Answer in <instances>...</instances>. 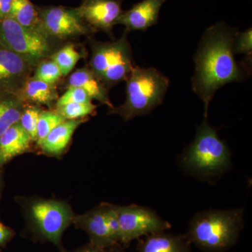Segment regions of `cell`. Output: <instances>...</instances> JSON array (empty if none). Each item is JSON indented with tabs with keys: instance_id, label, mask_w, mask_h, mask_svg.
I'll return each mask as SVG.
<instances>
[{
	"instance_id": "1",
	"label": "cell",
	"mask_w": 252,
	"mask_h": 252,
	"mask_svg": "<svg viewBox=\"0 0 252 252\" xmlns=\"http://www.w3.org/2000/svg\"><path fill=\"white\" fill-rule=\"evenodd\" d=\"M237 32L223 23L209 28L194 58L193 90L203 101L205 119L209 104L217 90L245 77L243 67L235 61L233 51V39Z\"/></svg>"
},
{
	"instance_id": "2",
	"label": "cell",
	"mask_w": 252,
	"mask_h": 252,
	"mask_svg": "<svg viewBox=\"0 0 252 252\" xmlns=\"http://www.w3.org/2000/svg\"><path fill=\"white\" fill-rule=\"evenodd\" d=\"M243 226V209L207 210L192 219L187 238L206 251H223L234 245Z\"/></svg>"
},
{
	"instance_id": "3",
	"label": "cell",
	"mask_w": 252,
	"mask_h": 252,
	"mask_svg": "<svg viewBox=\"0 0 252 252\" xmlns=\"http://www.w3.org/2000/svg\"><path fill=\"white\" fill-rule=\"evenodd\" d=\"M126 99L119 107L109 109L125 121L149 114L160 105L169 86V79L155 68H132L126 80Z\"/></svg>"
},
{
	"instance_id": "4",
	"label": "cell",
	"mask_w": 252,
	"mask_h": 252,
	"mask_svg": "<svg viewBox=\"0 0 252 252\" xmlns=\"http://www.w3.org/2000/svg\"><path fill=\"white\" fill-rule=\"evenodd\" d=\"M20 203L34 235L61 248L63 234L75 216L70 205L63 200L41 198H23Z\"/></svg>"
},
{
	"instance_id": "5",
	"label": "cell",
	"mask_w": 252,
	"mask_h": 252,
	"mask_svg": "<svg viewBox=\"0 0 252 252\" xmlns=\"http://www.w3.org/2000/svg\"><path fill=\"white\" fill-rule=\"evenodd\" d=\"M188 171L203 177L223 173L230 164V151L216 130L205 122L199 126L193 143L182 159Z\"/></svg>"
},
{
	"instance_id": "6",
	"label": "cell",
	"mask_w": 252,
	"mask_h": 252,
	"mask_svg": "<svg viewBox=\"0 0 252 252\" xmlns=\"http://www.w3.org/2000/svg\"><path fill=\"white\" fill-rule=\"evenodd\" d=\"M90 69L106 87L126 80L132 71V50L126 34L112 42L92 44Z\"/></svg>"
},
{
	"instance_id": "7",
	"label": "cell",
	"mask_w": 252,
	"mask_h": 252,
	"mask_svg": "<svg viewBox=\"0 0 252 252\" xmlns=\"http://www.w3.org/2000/svg\"><path fill=\"white\" fill-rule=\"evenodd\" d=\"M44 32L23 27L9 16L0 20V44L27 60L35 68L51 52Z\"/></svg>"
},
{
	"instance_id": "8",
	"label": "cell",
	"mask_w": 252,
	"mask_h": 252,
	"mask_svg": "<svg viewBox=\"0 0 252 252\" xmlns=\"http://www.w3.org/2000/svg\"><path fill=\"white\" fill-rule=\"evenodd\" d=\"M115 207L120 226V243L124 245L144 235L160 233L171 228L169 222L148 207L136 205H115Z\"/></svg>"
},
{
	"instance_id": "9",
	"label": "cell",
	"mask_w": 252,
	"mask_h": 252,
	"mask_svg": "<svg viewBox=\"0 0 252 252\" xmlns=\"http://www.w3.org/2000/svg\"><path fill=\"white\" fill-rule=\"evenodd\" d=\"M39 15L43 29L49 38L65 39L94 31L81 20L75 9L56 6L43 10Z\"/></svg>"
},
{
	"instance_id": "10",
	"label": "cell",
	"mask_w": 252,
	"mask_h": 252,
	"mask_svg": "<svg viewBox=\"0 0 252 252\" xmlns=\"http://www.w3.org/2000/svg\"><path fill=\"white\" fill-rule=\"evenodd\" d=\"M75 10L93 31H103L110 36L113 27L124 13L122 0H85Z\"/></svg>"
},
{
	"instance_id": "11",
	"label": "cell",
	"mask_w": 252,
	"mask_h": 252,
	"mask_svg": "<svg viewBox=\"0 0 252 252\" xmlns=\"http://www.w3.org/2000/svg\"><path fill=\"white\" fill-rule=\"evenodd\" d=\"M72 223L85 231L90 238V243L97 248L105 250L117 245L109 230L108 203H101L82 215H75Z\"/></svg>"
},
{
	"instance_id": "12",
	"label": "cell",
	"mask_w": 252,
	"mask_h": 252,
	"mask_svg": "<svg viewBox=\"0 0 252 252\" xmlns=\"http://www.w3.org/2000/svg\"><path fill=\"white\" fill-rule=\"evenodd\" d=\"M34 69L27 60L0 44V91L17 94Z\"/></svg>"
},
{
	"instance_id": "13",
	"label": "cell",
	"mask_w": 252,
	"mask_h": 252,
	"mask_svg": "<svg viewBox=\"0 0 252 252\" xmlns=\"http://www.w3.org/2000/svg\"><path fill=\"white\" fill-rule=\"evenodd\" d=\"M166 0H144L123 13L117 24L126 26L127 32L145 31L157 24L159 13Z\"/></svg>"
},
{
	"instance_id": "14",
	"label": "cell",
	"mask_w": 252,
	"mask_h": 252,
	"mask_svg": "<svg viewBox=\"0 0 252 252\" xmlns=\"http://www.w3.org/2000/svg\"><path fill=\"white\" fill-rule=\"evenodd\" d=\"M32 142L19 123L11 126L0 136V168L15 157L29 152Z\"/></svg>"
},
{
	"instance_id": "15",
	"label": "cell",
	"mask_w": 252,
	"mask_h": 252,
	"mask_svg": "<svg viewBox=\"0 0 252 252\" xmlns=\"http://www.w3.org/2000/svg\"><path fill=\"white\" fill-rule=\"evenodd\" d=\"M87 119L64 120L49 132L39 147L46 155L59 157L64 153L72 140L74 132Z\"/></svg>"
},
{
	"instance_id": "16",
	"label": "cell",
	"mask_w": 252,
	"mask_h": 252,
	"mask_svg": "<svg viewBox=\"0 0 252 252\" xmlns=\"http://www.w3.org/2000/svg\"><path fill=\"white\" fill-rule=\"evenodd\" d=\"M67 87H77L85 91L91 99H96L109 108L114 107L108 97L107 88L90 68L84 67L73 72L67 80Z\"/></svg>"
},
{
	"instance_id": "17",
	"label": "cell",
	"mask_w": 252,
	"mask_h": 252,
	"mask_svg": "<svg viewBox=\"0 0 252 252\" xmlns=\"http://www.w3.org/2000/svg\"><path fill=\"white\" fill-rule=\"evenodd\" d=\"M17 94L26 104L45 105L51 108L59 99L55 84H49L30 77Z\"/></svg>"
},
{
	"instance_id": "18",
	"label": "cell",
	"mask_w": 252,
	"mask_h": 252,
	"mask_svg": "<svg viewBox=\"0 0 252 252\" xmlns=\"http://www.w3.org/2000/svg\"><path fill=\"white\" fill-rule=\"evenodd\" d=\"M188 238L165 233H153L147 235V238L139 245L140 252H189Z\"/></svg>"
},
{
	"instance_id": "19",
	"label": "cell",
	"mask_w": 252,
	"mask_h": 252,
	"mask_svg": "<svg viewBox=\"0 0 252 252\" xmlns=\"http://www.w3.org/2000/svg\"><path fill=\"white\" fill-rule=\"evenodd\" d=\"M25 104L18 94L0 91V136L19 122Z\"/></svg>"
},
{
	"instance_id": "20",
	"label": "cell",
	"mask_w": 252,
	"mask_h": 252,
	"mask_svg": "<svg viewBox=\"0 0 252 252\" xmlns=\"http://www.w3.org/2000/svg\"><path fill=\"white\" fill-rule=\"evenodd\" d=\"M9 16L23 27L45 33L41 25L40 15L30 0H14Z\"/></svg>"
},
{
	"instance_id": "21",
	"label": "cell",
	"mask_w": 252,
	"mask_h": 252,
	"mask_svg": "<svg viewBox=\"0 0 252 252\" xmlns=\"http://www.w3.org/2000/svg\"><path fill=\"white\" fill-rule=\"evenodd\" d=\"M82 56L74 44H68L51 55V59L59 66L63 77H66L72 72Z\"/></svg>"
},
{
	"instance_id": "22",
	"label": "cell",
	"mask_w": 252,
	"mask_h": 252,
	"mask_svg": "<svg viewBox=\"0 0 252 252\" xmlns=\"http://www.w3.org/2000/svg\"><path fill=\"white\" fill-rule=\"evenodd\" d=\"M95 104L93 102L88 103H70L58 106L54 112L59 114L64 120H79L86 119L90 115L95 114Z\"/></svg>"
},
{
	"instance_id": "23",
	"label": "cell",
	"mask_w": 252,
	"mask_h": 252,
	"mask_svg": "<svg viewBox=\"0 0 252 252\" xmlns=\"http://www.w3.org/2000/svg\"><path fill=\"white\" fill-rule=\"evenodd\" d=\"M42 109L39 106L26 104L18 122L27 132L33 142H36L38 121Z\"/></svg>"
},
{
	"instance_id": "24",
	"label": "cell",
	"mask_w": 252,
	"mask_h": 252,
	"mask_svg": "<svg viewBox=\"0 0 252 252\" xmlns=\"http://www.w3.org/2000/svg\"><path fill=\"white\" fill-rule=\"evenodd\" d=\"M64 119L54 111L42 110L38 121L36 143L39 145L50 132Z\"/></svg>"
},
{
	"instance_id": "25",
	"label": "cell",
	"mask_w": 252,
	"mask_h": 252,
	"mask_svg": "<svg viewBox=\"0 0 252 252\" xmlns=\"http://www.w3.org/2000/svg\"><path fill=\"white\" fill-rule=\"evenodd\" d=\"M32 78L37 80L55 84L63 77L61 69L52 59L44 60L36 66Z\"/></svg>"
},
{
	"instance_id": "26",
	"label": "cell",
	"mask_w": 252,
	"mask_h": 252,
	"mask_svg": "<svg viewBox=\"0 0 252 252\" xmlns=\"http://www.w3.org/2000/svg\"><path fill=\"white\" fill-rule=\"evenodd\" d=\"M92 102V99L85 91L77 87H67V90L59 97L56 107L70 103H88Z\"/></svg>"
},
{
	"instance_id": "27",
	"label": "cell",
	"mask_w": 252,
	"mask_h": 252,
	"mask_svg": "<svg viewBox=\"0 0 252 252\" xmlns=\"http://www.w3.org/2000/svg\"><path fill=\"white\" fill-rule=\"evenodd\" d=\"M252 28H248L243 32H237L233 41V53L244 54L252 57Z\"/></svg>"
},
{
	"instance_id": "28",
	"label": "cell",
	"mask_w": 252,
	"mask_h": 252,
	"mask_svg": "<svg viewBox=\"0 0 252 252\" xmlns=\"http://www.w3.org/2000/svg\"><path fill=\"white\" fill-rule=\"evenodd\" d=\"M14 230L0 222V247H4L14 238Z\"/></svg>"
},
{
	"instance_id": "29",
	"label": "cell",
	"mask_w": 252,
	"mask_h": 252,
	"mask_svg": "<svg viewBox=\"0 0 252 252\" xmlns=\"http://www.w3.org/2000/svg\"><path fill=\"white\" fill-rule=\"evenodd\" d=\"M14 0H0V20L8 17Z\"/></svg>"
},
{
	"instance_id": "30",
	"label": "cell",
	"mask_w": 252,
	"mask_h": 252,
	"mask_svg": "<svg viewBox=\"0 0 252 252\" xmlns=\"http://www.w3.org/2000/svg\"><path fill=\"white\" fill-rule=\"evenodd\" d=\"M72 252H106L105 250L104 249H101L97 248V247L94 246L91 243H89V245H86V246L83 247L80 249H78L76 251Z\"/></svg>"
},
{
	"instance_id": "31",
	"label": "cell",
	"mask_w": 252,
	"mask_h": 252,
	"mask_svg": "<svg viewBox=\"0 0 252 252\" xmlns=\"http://www.w3.org/2000/svg\"><path fill=\"white\" fill-rule=\"evenodd\" d=\"M3 187V175L2 168H0V198H1V191Z\"/></svg>"
},
{
	"instance_id": "32",
	"label": "cell",
	"mask_w": 252,
	"mask_h": 252,
	"mask_svg": "<svg viewBox=\"0 0 252 252\" xmlns=\"http://www.w3.org/2000/svg\"><path fill=\"white\" fill-rule=\"evenodd\" d=\"M112 252H121L120 251H119V250H112Z\"/></svg>"
},
{
	"instance_id": "33",
	"label": "cell",
	"mask_w": 252,
	"mask_h": 252,
	"mask_svg": "<svg viewBox=\"0 0 252 252\" xmlns=\"http://www.w3.org/2000/svg\"></svg>"
}]
</instances>
